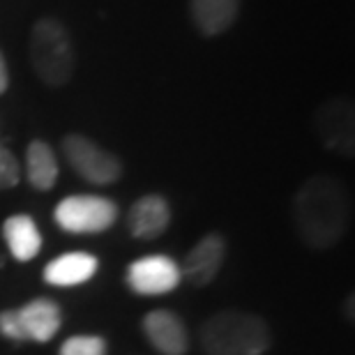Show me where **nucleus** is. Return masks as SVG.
Instances as JSON below:
<instances>
[{"instance_id": "nucleus-2", "label": "nucleus", "mask_w": 355, "mask_h": 355, "mask_svg": "<svg viewBox=\"0 0 355 355\" xmlns=\"http://www.w3.org/2000/svg\"><path fill=\"white\" fill-rule=\"evenodd\" d=\"M205 355H263L270 349V328L259 314L224 309L201 328Z\"/></svg>"}, {"instance_id": "nucleus-12", "label": "nucleus", "mask_w": 355, "mask_h": 355, "mask_svg": "<svg viewBox=\"0 0 355 355\" xmlns=\"http://www.w3.org/2000/svg\"><path fill=\"white\" fill-rule=\"evenodd\" d=\"M194 26L208 37L222 35L233 26L240 12V0H189Z\"/></svg>"}, {"instance_id": "nucleus-8", "label": "nucleus", "mask_w": 355, "mask_h": 355, "mask_svg": "<svg viewBox=\"0 0 355 355\" xmlns=\"http://www.w3.org/2000/svg\"><path fill=\"white\" fill-rule=\"evenodd\" d=\"M226 259V240L219 233H208L194 245L180 266V277L194 286H208L222 270Z\"/></svg>"}, {"instance_id": "nucleus-18", "label": "nucleus", "mask_w": 355, "mask_h": 355, "mask_svg": "<svg viewBox=\"0 0 355 355\" xmlns=\"http://www.w3.org/2000/svg\"><path fill=\"white\" fill-rule=\"evenodd\" d=\"M0 335L12 342H26L24 332H21V323L17 316V309H5L0 311Z\"/></svg>"}, {"instance_id": "nucleus-11", "label": "nucleus", "mask_w": 355, "mask_h": 355, "mask_svg": "<svg viewBox=\"0 0 355 355\" xmlns=\"http://www.w3.org/2000/svg\"><path fill=\"white\" fill-rule=\"evenodd\" d=\"M127 224L134 238L139 240H155L168 229L171 224V208L168 201L159 194H148L139 198L130 208Z\"/></svg>"}, {"instance_id": "nucleus-7", "label": "nucleus", "mask_w": 355, "mask_h": 355, "mask_svg": "<svg viewBox=\"0 0 355 355\" xmlns=\"http://www.w3.org/2000/svg\"><path fill=\"white\" fill-rule=\"evenodd\" d=\"M180 266L162 254L137 259L127 270V286L139 295L168 293L180 284Z\"/></svg>"}, {"instance_id": "nucleus-13", "label": "nucleus", "mask_w": 355, "mask_h": 355, "mask_svg": "<svg viewBox=\"0 0 355 355\" xmlns=\"http://www.w3.org/2000/svg\"><path fill=\"white\" fill-rule=\"evenodd\" d=\"M97 272V259L86 252H69L44 268V282L51 286H79Z\"/></svg>"}, {"instance_id": "nucleus-19", "label": "nucleus", "mask_w": 355, "mask_h": 355, "mask_svg": "<svg viewBox=\"0 0 355 355\" xmlns=\"http://www.w3.org/2000/svg\"><path fill=\"white\" fill-rule=\"evenodd\" d=\"M10 86V69H7V62H5V55L0 51V95L7 90Z\"/></svg>"}, {"instance_id": "nucleus-14", "label": "nucleus", "mask_w": 355, "mask_h": 355, "mask_svg": "<svg viewBox=\"0 0 355 355\" xmlns=\"http://www.w3.org/2000/svg\"><path fill=\"white\" fill-rule=\"evenodd\" d=\"M3 236H5L7 247H10L12 257L21 261V263L33 261L42 250L40 229H37V224H35V219L28 215H14L10 219H5Z\"/></svg>"}, {"instance_id": "nucleus-20", "label": "nucleus", "mask_w": 355, "mask_h": 355, "mask_svg": "<svg viewBox=\"0 0 355 355\" xmlns=\"http://www.w3.org/2000/svg\"><path fill=\"white\" fill-rule=\"evenodd\" d=\"M344 314H349V321H353V295H349V300L344 302Z\"/></svg>"}, {"instance_id": "nucleus-10", "label": "nucleus", "mask_w": 355, "mask_h": 355, "mask_svg": "<svg viewBox=\"0 0 355 355\" xmlns=\"http://www.w3.org/2000/svg\"><path fill=\"white\" fill-rule=\"evenodd\" d=\"M17 316L26 342H51L62 325V311L49 297H35L26 302L24 307L17 309Z\"/></svg>"}, {"instance_id": "nucleus-15", "label": "nucleus", "mask_w": 355, "mask_h": 355, "mask_svg": "<svg viewBox=\"0 0 355 355\" xmlns=\"http://www.w3.org/2000/svg\"><path fill=\"white\" fill-rule=\"evenodd\" d=\"M26 175L35 189L49 191L58 180V159L51 146L44 141H33L26 150Z\"/></svg>"}, {"instance_id": "nucleus-16", "label": "nucleus", "mask_w": 355, "mask_h": 355, "mask_svg": "<svg viewBox=\"0 0 355 355\" xmlns=\"http://www.w3.org/2000/svg\"><path fill=\"white\" fill-rule=\"evenodd\" d=\"M109 344L99 335H74L62 342L60 355H106Z\"/></svg>"}, {"instance_id": "nucleus-6", "label": "nucleus", "mask_w": 355, "mask_h": 355, "mask_svg": "<svg viewBox=\"0 0 355 355\" xmlns=\"http://www.w3.org/2000/svg\"><path fill=\"white\" fill-rule=\"evenodd\" d=\"M314 132L325 150L344 157L355 153V109L349 97H332L314 113Z\"/></svg>"}, {"instance_id": "nucleus-9", "label": "nucleus", "mask_w": 355, "mask_h": 355, "mask_svg": "<svg viewBox=\"0 0 355 355\" xmlns=\"http://www.w3.org/2000/svg\"><path fill=\"white\" fill-rule=\"evenodd\" d=\"M144 332L153 349L162 355H184L189 351V335L182 318L168 309H155L144 318Z\"/></svg>"}, {"instance_id": "nucleus-4", "label": "nucleus", "mask_w": 355, "mask_h": 355, "mask_svg": "<svg viewBox=\"0 0 355 355\" xmlns=\"http://www.w3.org/2000/svg\"><path fill=\"white\" fill-rule=\"evenodd\" d=\"M55 224L69 233H102L118 219V203L106 196H67L55 205Z\"/></svg>"}, {"instance_id": "nucleus-5", "label": "nucleus", "mask_w": 355, "mask_h": 355, "mask_svg": "<svg viewBox=\"0 0 355 355\" xmlns=\"http://www.w3.org/2000/svg\"><path fill=\"white\" fill-rule=\"evenodd\" d=\"M62 153L69 166L92 184H113L123 175V164L116 155L104 150L83 134H67L62 139Z\"/></svg>"}, {"instance_id": "nucleus-1", "label": "nucleus", "mask_w": 355, "mask_h": 355, "mask_svg": "<svg viewBox=\"0 0 355 355\" xmlns=\"http://www.w3.org/2000/svg\"><path fill=\"white\" fill-rule=\"evenodd\" d=\"M351 222V198L335 175H314L295 191L293 224L311 250H330L344 238Z\"/></svg>"}, {"instance_id": "nucleus-3", "label": "nucleus", "mask_w": 355, "mask_h": 355, "mask_svg": "<svg viewBox=\"0 0 355 355\" xmlns=\"http://www.w3.org/2000/svg\"><path fill=\"white\" fill-rule=\"evenodd\" d=\"M31 62L46 86H65L74 74V44L58 19L44 17L33 26Z\"/></svg>"}, {"instance_id": "nucleus-17", "label": "nucleus", "mask_w": 355, "mask_h": 355, "mask_svg": "<svg viewBox=\"0 0 355 355\" xmlns=\"http://www.w3.org/2000/svg\"><path fill=\"white\" fill-rule=\"evenodd\" d=\"M21 180V166L17 157L0 144V189L17 187Z\"/></svg>"}]
</instances>
